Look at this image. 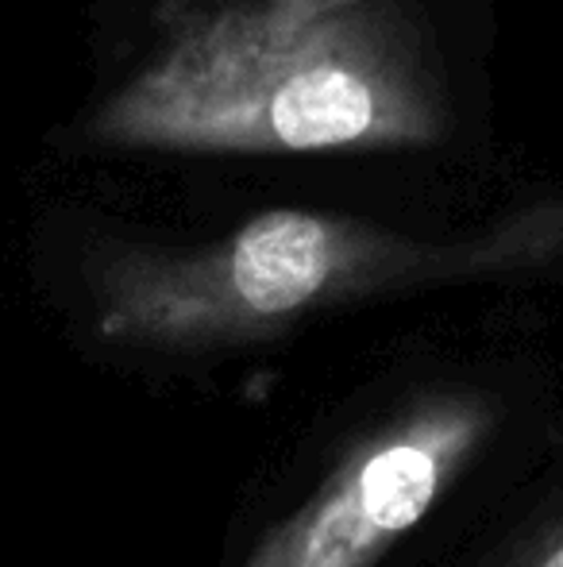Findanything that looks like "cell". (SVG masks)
Instances as JSON below:
<instances>
[{
	"label": "cell",
	"mask_w": 563,
	"mask_h": 567,
	"mask_svg": "<svg viewBox=\"0 0 563 567\" xmlns=\"http://www.w3.org/2000/svg\"><path fill=\"white\" fill-rule=\"evenodd\" d=\"M563 259V202H536L459 236H414L378 220L271 209L209 244L101 239L82 282L93 337L136 355L251 348L309 317L444 286L505 282Z\"/></svg>",
	"instance_id": "obj_1"
},
{
	"label": "cell",
	"mask_w": 563,
	"mask_h": 567,
	"mask_svg": "<svg viewBox=\"0 0 563 567\" xmlns=\"http://www.w3.org/2000/svg\"><path fill=\"white\" fill-rule=\"evenodd\" d=\"M448 90L398 8L363 0L298 31H263L166 0L163 47L121 85L90 140L136 151L309 155L428 147Z\"/></svg>",
	"instance_id": "obj_2"
},
{
	"label": "cell",
	"mask_w": 563,
	"mask_h": 567,
	"mask_svg": "<svg viewBox=\"0 0 563 567\" xmlns=\"http://www.w3.org/2000/svg\"><path fill=\"white\" fill-rule=\"evenodd\" d=\"M502 429V402L471 382H432L340 449L301 506L236 567H383L428 522Z\"/></svg>",
	"instance_id": "obj_3"
},
{
	"label": "cell",
	"mask_w": 563,
	"mask_h": 567,
	"mask_svg": "<svg viewBox=\"0 0 563 567\" xmlns=\"http://www.w3.org/2000/svg\"><path fill=\"white\" fill-rule=\"evenodd\" d=\"M482 567H563V483L482 560Z\"/></svg>",
	"instance_id": "obj_4"
},
{
	"label": "cell",
	"mask_w": 563,
	"mask_h": 567,
	"mask_svg": "<svg viewBox=\"0 0 563 567\" xmlns=\"http://www.w3.org/2000/svg\"><path fill=\"white\" fill-rule=\"evenodd\" d=\"M181 4L225 12L232 20L251 23V28H263V31H298L332 12L363 4V0H181Z\"/></svg>",
	"instance_id": "obj_5"
}]
</instances>
